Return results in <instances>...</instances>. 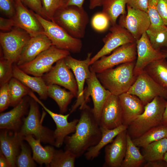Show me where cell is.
Masks as SVG:
<instances>
[{
    "instance_id": "22",
    "label": "cell",
    "mask_w": 167,
    "mask_h": 167,
    "mask_svg": "<svg viewBox=\"0 0 167 167\" xmlns=\"http://www.w3.org/2000/svg\"><path fill=\"white\" fill-rule=\"evenodd\" d=\"M127 130L118 134L105 147V167H121L126 149Z\"/></svg>"
},
{
    "instance_id": "19",
    "label": "cell",
    "mask_w": 167,
    "mask_h": 167,
    "mask_svg": "<svg viewBox=\"0 0 167 167\" xmlns=\"http://www.w3.org/2000/svg\"><path fill=\"white\" fill-rule=\"evenodd\" d=\"M16 13L14 18L15 26L27 32L31 37L45 34L41 24L34 15L23 5L21 0H15Z\"/></svg>"
},
{
    "instance_id": "4",
    "label": "cell",
    "mask_w": 167,
    "mask_h": 167,
    "mask_svg": "<svg viewBox=\"0 0 167 167\" xmlns=\"http://www.w3.org/2000/svg\"><path fill=\"white\" fill-rule=\"evenodd\" d=\"M89 20L88 15L83 7L70 6L57 11L51 21L72 37L80 39L85 36Z\"/></svg>"
},
{
    "instance_id": "51",
    "label": "cell",
    "mask_w": 167,
    "mask_h": 167,
    "mask_svg": "<svg viewBox=\"0 0 167 167\" xmlns=\"http://www.w3.org/2000/svg\"><path fill=\"white\" fill-rule=\"evenodd\" d=\"M103 0H90L89 7L90 9H93L95 8L101 6Z\"/></svg>"
},
{
    "instance_id": "15",
    "label": "cell",
    "mask_w": 167,
    "mask_h": 167,
    "mask_svg": "<svg viewBox=\"0 0 167 167\" xmlns=\"http://www.w3.org/2000/svg\"><path fill=\"white\" fill-rule=\"evenodd\" d=\"M90 69L91 75L86 81L87 86L84 89V96L86 103L88 101L89 96L91 97L93 104L92 112L99 122L104 105L112 94L101 84L97 77L96 73Z\"/></svg>"
},
{
    "instance_id": "17",
    "label": "cell",
    "mask_w": 167,
    "mask_h": 167,
    "mask_svg": "<svg viewBox=\"0 0 167 167\" xmlns=\"http://www.w3.org/2000/svg\"><path fill=\"white\" fill-rule=\"evenodd\" d=\"M136 45L137 57L134 73L137 77L149 64L165 58L161 50H156L152 47L146 32L136 41Z\"/></svg>"
},
{
    "instance_id": "32",
    "label": "cell",
    "mask_w": 167,
    "mask_h": 167,
    "mask_svg": "<svg viewBox=\"0 0 167 167\" xmlns=\"http://www.w3.org/2000/svg\"><path fill=\"white\" fill-rule=\"evenodd\" d=\"M167 135V126L161 125L149 130L132 140L136 146L143 148L152 142L166 138Z\"/></svg>"
},
{
    "instance_id": "1",
    "label": "cell",
    "mask_w": 167,
    "mask_h": 167,
    "mask_svg": "<svg viewBox=\"0 0 167 167\" xmlns=\"http://www.w3.org/2000/svg\"><path fill=\"white\" fill-rule=\"evenodd\" d=\"M80 110V118L74 133L66 136L64 141L65 150L71 152L76 158L98 143L102 135L101 128L92 109L86 105Z\"/></svg>"
},
{
    "instance_id": "39",
    "label": "cell",
    "mask_w": 167,
    "mask_h": 167,
    "mask_svg": "<svg viewBox=\"0 0 167 167\" xmlns=\"http://www.w3.org/2000/svg\"><path fill=\"white\" fill-rule=\"evenodd\" d=\"M150 41L154 48L161 50L167 48V29L156 32H146Z\"/></svg>"
},
{
    "instance_id": "28",
    "label": "cell",
    "mask_w": 167,
    "mask_h": 167,
    "mask_svg": "<svg viewBox=\"0 0 167 167\" xmlns=\"http://www.w3.org/2000/svg\"><path fill=\"white\" fill-rule=\"evenodd\" d=\"M47 92L48 96L57 103L61 114L67 112L68 105L72 99L75 97L72 92L67 91L56 84L47 85Z\"/></svg>"
},
{
    "instance_id": "48",
    "label": "cell",
    "mask_w": 167,
    "mask_h": 167,
    "mask_svg": "<svg viewBox=\"0 0 167 167\" xmlns=\"http://www.w3.org/2000/svg\"><path fill=\"white\" fill-rule=\"evenodd\" d=\"M165 161L163 160L156 161L150 162H147L144 167H164L167 166V163L163 162Z\"/></svg>"
},
{
    "instance_id": "5",
    "label": "cell",
    "mask_w": 167,
    "mask_h": 167,
    "mask_svg": "<svg viewBox=\"0 0 167 167\" xmlns=\"http://www.w3.org/2000/svg\"><path fill=\"white\" fill-rule=\"evenodd\" d=\"M38 103L30 97L29 100V109L27 117L24 120L22 126L19 131L24 137L32 135L41 142L55 146L54 131L42 125V122L45 114L43 111L41 118Z\"/></svg>"
},
{
    "instance_id": "30",
    "label": "cell",
    "mask_w": 167,
    "mask_h": 167,
    "mask_svg": "<svg viewBox=\"0 0 167 167\" xmlns=\"http://www.w3.org/2000/svg\"><path fill=\"white\" fill-rule=\"evenodd\" d=\"M126 0H103L102 12L108 18L112 26L116 24L119 16L126 13Z\"/></svg>"
},
{
    "instance_id": "25",
    "label": "cell",
    "mask_w": 167,
    "mask_h": 167,
    "mask_svg": "<svg viewBox=\"0 0 167 167\" xmlns=\"http://www.w3.org/2000/svg\"><path fill=\"white\" fill-rule=\"evenodd\" d=\"M13 77H14L33 91L36 92L40 99L48 97L47 85L42 77L30 76L21 70L15 64L13 65Z\"/></svg>"
},
{
    "instance_id": "2",
    "label": "cell",
    "mask_w": 167,
    "mask_h": 167,
    "mask_svg": "<svg viewBox=\"0 0 167 167\" xmlns=\"http://www.w3.org/2000/svg\"><path fill=\"white\" fill-rule=\"evenodd\" d=\"M135 62L122 64L96 73L97 77L112 94L119 96L127 92L136 79L134 73Z\"/></svg>"
},
{
    "instance_id": "9",
    "label": "cell",
    "mask_w": 167,
    "mask_h": 167,
    "mask_svg": "<svg viewBox=\"0 0 167 167\" xmlns=\"http://www.w3.org/2000/svg\"><path fill=\"white\" fill-rule=\"evenodd\" d=\"M137 57L136 42L122 45L110 55L104 56L93 63L90 68L96 73L116 66L136 61Z\"/></svg>"
},
{
    "instance_id": "23",
    "label": "cell",
    "mask_w": 167,
    "mask_h": 167,
    "mask_svg": "<svg viewBox=\"0 0 167 167\" xmlns=\"http://www.w3.org/2000/svg\"><path fill=\"white\" fill-rule=\"evenodd\" d=\"M52 45L51 41L45 34L32 37L24 46L17 62L15 63L19 66L29 62Z\"/></svg>"
},
{
    "instance_id": "21",
    "label": "cell",
    "mask_w": 167,
    "mask_h": 167,
    "mask_svg": "<svg viewBox=\"0 0 167 167\" xmlns=\"http://www.w3.org/2000/svg\"><path fill=\"white\" fill-rule=\"evenodd\" d=\"M0 151L7 158L12 167H16V159L19 154L24 136L18 132L0 129Z\"/></svg>"
},
{
    "instance_id": "47",
    "label": "cell",
    "mask_w": 167,
    "mask_h": 167,
    "mask_svg": "<svg viewBox=\"0 0 167 167\" xmlns=\"http://www.w3.org/2000/svg\"><path fill=\"white\" fill-rule=\"evenodd\" d=\"M14 27H16L15 23L13 19H6L0 17V29L1 31H10Z\"/></svg>"
},
{
    "instance_id": "11",
    "label": "cell",
    "mask_w": 167,
    "mask_h": 167,
    "mask_svg": "<svg viewBox=\"0 0 167 167\" xmlns=\"http://www.w3.org/2000/svg\"><path fill=\"white\" fill-rule=\"evenodd\" d=\"M127 92L137 96L145 105L156 96L167 98V89L157 84L144 71L137 76Z\"/></svg>"
},
{
    "instance_id": "43",
    "label": "cell",
    "mask_w": 167,
    "mask_h": 167,
    "mask_svg": "<svg viewBox=\"0 0 167 167\" xmlns=\"http://www.w3.org/2000/svg\"><path fill=\"white\" fill-rule=\"evenodd\" d=\"M0 10L8 18L13 19L16 13L15 4L12 0H0Z\"/></svg>"
},
{
    "instance_id": "36",
    "label": "cell",
    "mask_w": 167,
    "mask_h": 167,
    "mask_svg": "<svg viewBox=\"0 0 167 167\" xmlns=\"http://www.w3.org/2000/svg\"><path fill=\"white\" fill-rule=\"evenodd\" d=\"M76 158V156L69 151L55 150L49 167H74Z\"/></svg>"
},
{
    "instance_id": "6",
    "label": "cell",
    "mask_w": 167,
    "mask_h": 167,
    "mask_svg": "<svg viewBox=\"0 0 167 167\" xmlns=\"http://www.w3.org/2000/svg\"><path fill=\"white\" fill-rule=\"evenodd\" d=\"M33 13L42 25L45 34L50 40L53 45L73 53L81 51L82 43L80 39L72 37L54 22Z\"/></svg>"
},
{
    "instance_id": "37",
    "label": "cell",
    "mask_w": 167,
    "mask_h": 167,
    "mask_svg": "<svg viewBox=\"0 0 167 167\" xmlns=\"http://www.w3.org/2000/svg\"><path fill=\"white\" fill-rule=\"evenodd\" d=\"M24 141L21 145L20 152L16 159V166L18 167H36L37 165L32 156L31 148L28 143V144Z\"/></svg>"
},
{
    "instance_id": "18",
    "label": "cell",
    "mask_w": 167,
    "mask_h": 167,
    "mask_svg": "<svg viewBox=\"0 0 167 167\" xmlns=\"http://www.w3.org/2000/svg\"><path fill=\"white\" fill-rule=\"evenodd\" d=\"M30 97L26 96L10 111L0 114V128L18 132L23 123L25 116L28 115Z\"/></svg>"
},
{
    "instance_id": "14",
    "label": "cell",
    "mask_w": 167,
    "mask_h": 167,
    "mask_svg": "<svg viewBox=\"0 0 167 167\" xmlns=\"http://www.w3.org/2000/svg\"><path fill=\"white\" fill-rule=\"evenodd\" d=\"M74 75L62 58L57 61L42 77L47 85L56 84L62 86L72 92L77 98L78 87Z\"/></svg>"
},
{
    "instance_id": "55",
    "label": "cell",
    "mask_w": 167,
    "mask_h": 167,
    "mask_svg": "<svg viewBox=\"0 0 167 167\" xmlns=\"http://www.w3.org/2000/svg\"><path fill=\"white\" fill-rule=\"evenodd\" d=\"M166 138H167V136H166Z\"/></svg>"
},
{
    "instance_id": "41",
    "label": "cell",
    "mask_w": 167,
    "mask_h": 167,
    "mask_svg": "<svg viewBox=\"0 0 167 167\" xmlns=\"http://www.w3.org/2000/svg\"><path fill=\"white\" fill-rule=\"evenodd\" d=\"M109 23L108 18L102 12L95 14L91 20V25L93 28L98 32L105 30L108 28Z\"/></svg>"
},
{
    "instance_id": "29",
    "label": "cell",
    "mask_w": 167,
    "mask_h": 167,
    "mask_svg": "<svg viewBox=\"0 0 167 167\" xmlns=\"http://www.w3.org/2000/svg\"><path fill=\"white\" fill-rule=\"evenodd\" d=\"M156 82L167 89V61L164 58L151 62L143 71Z\"/></svg>"
},
{
    "instance_id": "31",
    "label": "cell",
    "mask_w": 167,
    "mask_h": 167,
    "mask_svg": "<svg viewBox=\"0 0 167 167\" xmlns=\"http://www.w3.org/2000/svg\"><path fill=\"white\" fill-rule=\"evenodd\" d=\"M145 161L143 155L127 132L126 151L121 167H139Z\"/></svg>"
},
{
    "instance_id": "27",
    "label": "cell",
    "mask_w": 167,
    "mask_h": 167,
    "mask_svg": "<svg viewBox=\"0 0 167 167\" xmlns=\"http://www.w3.org/2000/svg\"><path fill=\"white\" fill-rule=\"evenodd\" d=\"M128 126L123 124L114 129H108L101 128V138L96 145L89 148L84 154L85 158L92 160L98 156L102 149L111 143L114 139L120 133L127 129Z\"/></svg>"
},
{
    "instance_id": "8",
    "label": "cell",
    "mask_w": 167,
    "mask_h": 167,
    "mask_svg": "<svg viewBox=\"0 0 167 167\" xmlns=\"http://www.w3.org/2000/svg\"><path fill=\"white\" fill-rule=\"evenodd\" d=\"M31 37L26 31L15 27L10 31L0 32V43L3 57L16 63L26 43Z\"/></svg>"
},
{
    "instance_id": "54",
    "label": "cell",
    "mask_w": 167,
    "mask_h": 167,
    "mask_svg": "<svg viewBox=\"0 0 167 167\" xmlns=\"http://www.w3.org/2000/svg\"><path fill=\"white\" fill-rule=\"evenodd\" d=\"M163 160L167 163V151L164 155Z\"/></svg>"
},
{
    "instance_id": "12",
    "label": "cell",
    "mask_w": 167,
    "mask_h": 167,
    "mask_svg": "<svg viewBox=\"0 0 167 167\" xmlns=\"http://www.w3.org/2000/svg\"><path fill=\"white\" fill-rule=\"evenodd\" d=\"M127 12L120 16L118 24L125 28L136 41L146 32L151 23L147 13L126 5Z\"/></svg>"
},
{
    "instance_id": "49",
    "label": "cell",
    "mask_w": 167,
    "mask_h": 167,
    "mask_svg": "<svg viewBox=\"0 0 167 167\" xmlns=\"http://www.w3.org/2000/svg\"><path fill=\"white\" fill-rule=\"evenodd\" d=\"M84 0H63L64 6H75L82 7Z\"/></svg>"
},
{
    "instance_id": "42",
    "label": "cell",
    "mask_w": 167,
    "mask_h": 167,
    "mask_svg": "<svg viewBox=\"0 0 167 167\" xmlns=\"http://www.w3.org/2000/svg\"><path fill=\"white\" fill-rule=\"evenodd\" d=\"M8 83L1 86L0 88V112L2 113L10 106V98Z\"/></svg>"
},
{
    "instance_id": "26",
    "label": "cell",
    "mask_w": 167,
    "mask_h": 167,
    "mask_svg": "<svg viewBox=\"0 0 167 167\" xmlns=\"http://www.w3.org/2000/svg\"><path fill=\"white\" fill-rule=\"evenodd\" d=\"M24 139L31 148L34 161L41 165L44 164L46 167H49L55 150L53 146L50 145L43 147L41 141L32 135L25 136Z\"/></svg>"
},
{
    "instance_id": "52",
    "label": "cell",
    "mask_w": 167,
    "mask_h": 167,
    "mask_svg": "<svg viewBox=\"0 0 167 167\" xmlns=\"http://www.w3.org/2000/svg\"><path fill=\"white\" fill-rule=\"evenodd\" d=\"M162 125L167 126V102L163 114L162 120Z\"/></svg>"
},
{
    "instance_id": "20",
    "label": "cell",
    "mask_w": 167,
    "mask_h": 167,
    "mask_svg": "<svg viewBox=\"0 0 167 167\" xmlns=\"http://www.w3.org/2000/svg\"><path fill=\"white\" fill-rule=\"evenodd\" d=\"M99 123L101 128L113 129L123 124L122 112L118 96L108 98L103 107Z\"/></svg>"
},
{
    "instance_id": "50",
    "label": "cell",
    "mask_w": 167,
    "mask_h": 167,
    "mask_svg": "<svg viewBox=\"0 0 167 167\" xmlns=\"http://www.w3.org/2000/svg\"><path fill=\"white\" fill-rule=\"evenodd\" d=\"M0 167H12L11 165L6 156L0 150Z\"/></svg>"
},
{
    "instance_id": "46",
    "label": "cell",
    "mask_w": 167,
    "mask_h": 167,
    "mask_svg": "<svg viewBox=\"0 0 167 167\" xmlns=\"http://www.w3.org/2000/svg\"><path fill=\"white\" fill-rule=\"evenodd\" d=\"M126 5L147 13L148 0H126Z\"/></svg>"
},
{
    "instance_id": "13",
    "label": "cell",
    "mask_w": 167,
    "mask_h": 167,
    "mask_svg": "<svg viewBox=\"0 0 167 167\" xmlns=\"http://www.w3.org/2000/svg\"><path fill=\"white\" fill-rule=\"evenodd\" d=\"M110 32L103 39L104 45L92 57L89 64L91 65L102 57L112 52L119 47L136 41L125 28L117 24L112 26Z\"/></svg>"
},
{
    "instance_id": "40",
    "label": "cell",
    "mask_w": 167,
    "mask_h": 167,
    "mask_svg": "<svg viewBox=\"0 0 167 167\" xmlns=\"http://www.w3.org/2000/svg\"><path fill=\"white\" fill-rule=\"evenodd\" d=\"M45 18L52 20L55 12L64 6L63 0H41Z\"/></svg>"
},
{
    "instance_id": "16",
    "label": "cell",
    "mask_w": 167,
    "mask_h": 167,
    "mask_svg": "<svg viewBox=\"0 0 167 167\" xmlns=\"http://www.w3.org/2000/svg\"><path fill=\"white\" fill-rule=\"evenodd\" d=\"M28 95L36 101L53 120L56 125V128L54 131L55 146L57 148L61 147L64 143L66 137L75 132L79 119H75L69 122L68 119L71 114L70 113L66 115L55 113L45 106L34 93L33 91H32Z\"/></svg>"
},
{
    "instance_id": "10",
    "label": "cell",
    "mask_w": 167,
    "mask_h": 167,
    "mask_svg": "<svg viewBox=\"0 0 167 167\" xmlns=\"http://www.w3.org/2000/svg\"><path fill=\"white\" fill-rule=\"evenodd\" d=\"M92 54L91 53H88L86 58L84 60L77 59L70 55L64 58L66 65L73 72L78 87L77 99L70 109L71 113L75 112L78 107L81 109L87 105L84 96V86L86 79L91 75L89 63Z\"/></svg>"
},
{
    "instance_id": "33",
    "label": "cell",
    "mask_w": 167,
    "mask_h": 167,
    "mask_svg": "<svg viewBox=\"0 0 167 167\" xmlns=\"http://www.w3.org/2000/svg\"><path fill=\"white\" fill-rule=\"evenodd\" d=\"M143 148V155L145 161L150 162L163 160L167 151V138L152 142Z\"/></svg>"
},
{
    "instance_id": "24",
    "label": "cell",
    "mask_w": 167,
    "mask_h": 167,
    "mask_svg": "<svg viewBox=\"0 0 167 167\" xmlns=\"http://www.w3.org/2000/svg\"><path fill=\"white\" fill-rule=\"evenodd\" d=\"M118 96L122 110L123 124L128 126L142 113L145 105L137 96L127 92Z\"/></svg>"
},
{
    "instance_id": "3",
    "label": "cell",
    "mask_w": 167,
    "mask_h": 167,
    "mask_svg": "<svg viewBox=\"0 0 167 167\" xmlns=\"http://www.w3.org/2000/svg\"><path fill=\"white\" fill-rule=\"evenodd\" d=\"M167 102L165 98L156 96L145 106L142 113L128 126L127 132L132 139L138 137L149 130L162 125Z\"/></svg>"
},
{
    "instance_id": "34",
    "label": "cell",
    "mask_w": 167,
    "mask_h": 167,
    "mask_svg": "<svg viewBox=\"0 0 167 167\" xmlns=\"http://www.w3.org/2000/svg\"><path fill=\"white\" fill-rule=\"evenodd\" d=\"M10 106L15 107L32 90L18 79L13 77L8 82Z\"/></svg>"
},
{
    "instance_id": "7",
    "label": "cell",
    "mask_w": 167,
    "mask_h": 167,
    "mask_svg": "<svg viewBox=\"0 0 167 167\" xmlns=\"http://www.w3.org/2000/svg\"><path fill=\"white\" fill-rule=\"evenodd\" d=\"M70 52L67 50L52 45L32 61L18 66L27 74L42 77L50 71L54 63L70 55Z\"/></svg>"
},
{
    "instance_id": "35",
    "label": "cell",
    "mask_w": 167,
    "mask_h": 167,
    "mask_svg": "<svg viewBox=\"0 0 167 167\" xmlns=\"http://www.w3.org/2000/svg\"><path fill=\"white\" fill-rule=\"evenodd\" d=\"M158 0H148L147 13L150 18L151 25L148 30L156 32L167 29L159 14L157 5Z\"/></svg>"
},
{
    "instance_id": "38",
    "label": "cell",
    "mask_w": 167,
    "mask_h": 167,
    "mask_svg": "<svg viewBox=\"0 0 167 167\" xmlns=\"http://www.w3.org/2000/svg\"><path fill=\"white\" fill-rule=\"evenodd\" d=\"M13 63L5 59L0 50V86L8 83L13 77Z\"/></svg>"
},
{
    "instance_id": "53",
    "label": "cell",
    "mask_w": 167,
    "mask_h": 167,
    "mask_svg": "<svg viewBox=\"0 0 167 167\" xmlns=\"http://www.w3.org/2000/svg\"><path fill=\"white\" fill-rule=\"evenodd\" d=\"M164 55L165 57L166 58H167V48L161 50Z\"/></svg>"
},
{
    "instance_id": "44",
    "label": "cell",
    "mask_w": 167,
    "mask_h": 167,
    "mask_svg": "<svg viewBox=\"0 0 167 167\" xmlns=\"http://www.w3.org/2000/svg\"><path fill=\"white\" fill-rule=\"evenodd\" d=\"M34 12L46 19L43 13L41 0H21Z\"/></svg>"
},
{
    "instance_id": "45",
    "label": "cell",
    "mask_w": 167,
    "mask_h": 167,
    "mask_svg": "<svg viewBox=\"0 0 167 167\" xmlns=\"http://www.w3.org/2000/svg\"><path fill=\"white\" fill-rule=\"evenodd\" d=\"M157 9L163 23L167 27V0H158Z\"/></svg>"
}]
</instances>
